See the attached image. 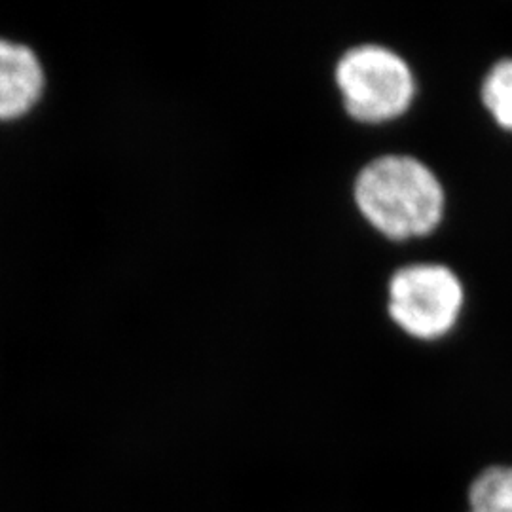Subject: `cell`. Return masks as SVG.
Wrapping results in <instances>:
<instances>
[{
	"instance_id": "obj_1",
	"label": "cell",
	"mask_w": 512,
	"mask_h": 512,
	"mask_svg": "<svg viewBox=\"0 0 512 512\" xmlns=\"http://www.w3.org/2000/svg\"><path fill=\"white\" fill-rule=\"evenodd\" d=\"M355 200L368 222L393 239L429 234L444 211L439 179L408 156H384L366 165Z\"/></svg>"
},
{
	"instance_id": "obj_2",
	"label": "cell",
	"mask_w": 512,
	"mask_h": 512,
	"mask_svg": "<svg viewBox=\"0 0 512 512\" xmlns=\"http://www.w3.org/2000/svg\"><path fill=\"white\" fill-rule=\"evenodd\" d=\"M336 82L346 109L361 122H385L401 116L414 95L408 65L382 46H359L342 57Z\"/></svg>"
},
{
	"instance_id": "obj_3",
	"label": "cell",
	"mask_w": 512,
	"mask_h": 512,
	"mask_svg": "<svg viewBox=\"0 0 512 512\" xmlns=\"http://www.w3.org/2000/svg\"><path fill=\"white\" fill-rule=\"evenodd\" d=\"M463 304L458 277L444 266L423 264L397 272L389 287V311L418 338H439L454 327Z\"/></svg>"
},
{
	"instance_id": "obj_4",
	"label": "cell",
	"mask_w": 512,
	"mask_h": 512,
	"mask_svg": "<svg viewBox=\"0 0 512 512\" xmlns=\"http://www.w3.org/2000/svg\"><path fill=\"white\" fill-rule=\"evenodd\" d=\"M44 73L27 46L0 38V120L25 114L37 103Z\"/></svg>"
},
{
	"instance_id": "obj_5",
	"label": "cell",
	"mask_w": 512,
	"mask_h": 512,
	"mask_svg": "<svg viewBox=\"0 0 512 512\" xmlns=\"http://www.w3.org/2000/svg\"><path fill=\"white\" fill-rule=\"evenodd\" d=\"M467 497V512H512V467L494 465L484 469L471 482Z\"/></svg>"
},
{
	"instance_id": "obj_6",
	"label": "cell",
	"mask_w": 512,
	"mask_h": 512,
	"mask_svg": "<svg viewBox=\"0 0 512 512\" xmlns=\"http://www.w3.org/2000/svg\"><path fill=\"white\" fill-rule=\"evenodd\" d=\"M482 99L501 128L512 131V59L497 63L482 86Z\"/></svg>"
}]
</instances>
